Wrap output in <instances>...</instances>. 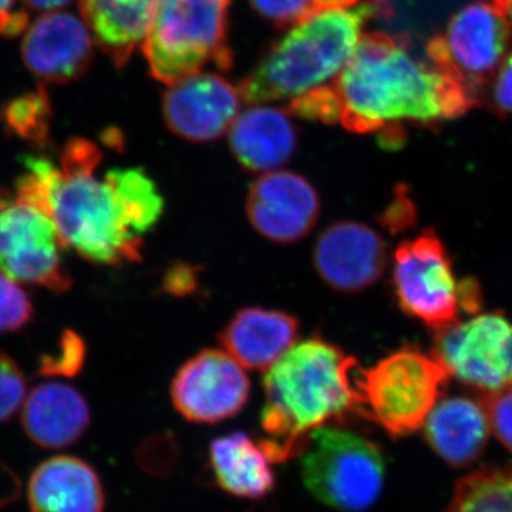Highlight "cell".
Wrapping results in <instances>:
<instances>
[{
    "mask_svg": "<svg viewBox=\"0 0 512 512\" xmlns=\"http://www.w3.org/2000/svg\"><path fill=\"white\" fill-rule=\"evenodd\" d=\"M339 123L357 134L380 131L397 140L404 124L436 126L473 106L468 87L399 37L363 36L330 83Z\"/></svg>",
    "mask_w": 512,
    "mask_h": 512,
    "instance_id": "1",
    "label": "cell"
},
{
    "mask_svg": "<svg viewBox=\"0 0 512 512\" xmlns=\"http://www.w3.org/2000/svg\"><path fill=\"white\" fill-rule=\"evenodd\" d=\"M101 158L92 141L72 138L60 153L59 165L46 157H26L15 192L52 218L64 249L93 264L137 262L143 235L109 174L97 177Z\"/></svg>",
    "mask_w": 512,
    "mask_h": 512,
    "instance_id": "2",
    "label": "cell"
},
{
    "mask_svg": "<svg viewBox=\"0 0 512 512\" xmlns=\"http://www.w3.org/2000/svg\"><path fill=\"white\" fill-rule=\"evenodd\" d=\"M355 369V357L311 338L293 345L266 370L261 444L272 461L301 456L313 431L360 410Z\"/></svg>",
    "mask_w": 512,
    "mask_h": 512,
    "instance_id": "3",
    "label": "cell"
},
{
    "mask_svg": "<svg viewBox=\"0 0 512 512\" xmlns=\"http://www.w3.org/2000/svg\"><path fill=\"white\" fill-rule=\"evenodd\" d=\"M382 12V0H369L353 9L328 10L302 20L242 80V100H293L325 86L355 53L366 23Z\"/></svg>",
    "mask_w": 512,
    "mask_h": 512,
    "instance_id": "4",
    "label": "cell"
},
{
    "mask_svg": "<svg viewBox=\"0 0 512 512\" xmlns=\"http://www.w3.org/2000/svg\"><path fill=\"white\" fill-rule=\"evenodd\" d=\"M229 3L231 0H157L143 40L151 76L174 84L200 73L208 63L231 69Z\"/></svg>",
    "mask_w": 512,
    "mask_h": 512,
    "instance_id": "5",
    "label": "cell"
},
{
    "mask_svg": "<svg viewBox=\"0 0 512 512\" xmlns=\"http://www.w3.org/2000/svg\"><path fill=\"white\" fill-rule=\"evenodd\" d=\"M450 377L436 356L413 348L397 350L357 373L360 410L390 436H406L426 423Z\"/></svg>",
    "mask_w": 512,
    "mask_h": 512,
    "instance_id": "6",
    "label": "cell"
},
{
    "mask_svg": "<svg viewBox=\"0 0 512 512\" xmlns=\"http://www.w3.org/2000/svg\"><path fill=\"white\" fill-rule=\"evenodd\" d=\"M301 456L303 484L320 503L333 510L362 512L379 500L383 454L365 437L320 427L308 437Z\"/></svg>",
    "mask_w": 512,
    "mask_h": 512,
    "instance_id": "7",
    "label": "cell"
},
{
    "mask_svg": "<svg viewBox=\"0 0 512 512\" xmlns=\"http://www.w3.org/2000/svg\"><path fill=\"white\" fill-rule=\"evenodd\" d=\"M393 286L407 315L441 332L460 322V312H477L476 282L458 284L446 248L433 231L403 242L394 252Z\"/></svg>",
    "mask_w": 512,
    "mask_h": 512,
    "instance_id": "8",
    "label": "cell"
},
{
    "mask_svg": "<svg viewBox=\"0 0 512 512\" xmlns=\"http://www.w3.org/2000/svg\"><path fill=\"white\" fill-rule=\"evenodd\" d=\"M63 249L55 222L42 208L16 192L0 195V275L19 285L66 292L73 282Z\"/></svg>",
    "mask_w": 512,
    "mask_h": 512,
    "instance_id": "9",
    "label": "cell"
},
{
    "mask_svg": "<svg viewBox=\"0 0 512 512\" xmlns=\"http://www.w3.org/2000/svg\"><path fill=\"white\" fill-rule=\"evenodd\" d=\"M511 35L510 20L501 6L495 0H477L448 20L426 52L471 90L497 72L507 57Z\"/></svg>",
    "mask_w": 512,
    "mask_h": 512,
    "instance_id": "10",
    "label": "cell"
},
{
    "mask_svg": "<svg viewBox=\"0 0 512 512\" xmlns=\"http://www.w3.org/2000/svg\"><path fill=\"white\" fill-rule=\"evenodd\" d=\"M461 383L484 396L512 387V323L485 313L437 332L433 353Z\"/></svg>",
    "mask_w": 512,
    "mask_h": 512,
    "instance_id": "11",
    "label": "cell"
},
{
    "mask_svg": "<svg viewBox=\"0 0 512 512\" xmlns=\"http://www.w3.org/2000/svg\"><path fill=\"white\" fill-rule=\"evenodd\" d=\"M251 393L244 367L217 349H205L184 363L171 383L175 410L191 423L217 424L237 416Z\"/></svg>",
    "mask_w": 512,
    "mask_h": 512,
    "instance_id": "12",
    "label": "cell"
},
{
    "mask_svg": "<svg viewBox=\"0 0 512 512\" xmlns=\"http://www.w3.org/2000/svg\"><path fill=\"white\" fill-rule=\"evenodd\" d=\"M319 214L318 192L302 175L269 171L249 187L248 220L269 241H301L315 227Z\"/></svg>",
    "mask_w": 512,
    "mask_h": 512,
    "instance_id": "13",
    "label": "cell"
},
{
    "mask_svg": "<svg viewBox=\"0 0 512 512\" xmlns=\"http://www.w3.org/2000/svg\"><path fill=\"white\" fill-rule=\"evenodd\" d=\"M241 93L224 77L197 73L171 84L163 100L164 120L177 136L194 143L217 140L237 120Z\"/></svg>",
    "mask_w": 512,
    "mask_h": 512,
    "instance_id": "14",
    "label": "cell"
},
{
    "mask_svg": "<svg viewBox=\"0 0 512 512\" xmlns=\"http://www.w3.org/2000/svg\"><path fill=\"white\" fill-rule=\"evenodd\" d=\"M387 264L383 238L356 221H339L320 234L313 248V265L335 291L357 293L375 284Z\"/></svg>",
    "mask_w": 512,
    "mask_h": 512,
    "instance_id": "15",
    "label": "cell"
},
{
    "mask_svg": "<svg viewBox=\"0 0 512 512\" xmlns=\"http://www.w3.org/2000/svg\"><path fill=\"white\" fill-rule=\"evenodd\" d=\"M89 28L70 13L49 12L25 32L22 57L26 67L45 83L69 84L82 79L93 62Z\"/></svg>",
    "mask_w": 512,
    "mask_h": 512,
    "instance_id": "16",
    "label": "cell"
},
{
    "mask_svg": "<svg viewBox=\"0 0 512 512\" xmlns=\"http://www.w3.org/2000/svg\"><path fill=\"white\" fill-rule=\"evenodd\" d=\"M30 512H104L106 494L97 471L73 456L47 458L28 483Z\"/></svg>",
    "mask_w": 512,
    "mask_h": 512,
    "instance_id": "17",
    "label": "cell"
},
{
    "mask_svg": "<svg viewBox=\"0 0 512 512\" xmlns=\"http://www.w3.org/2000/svg\"><path fill=\"white\" fill-rule=\"evenodd\" d=\"M90 407L66 383L47 382L30 390L22 406V426L36 446L59 450L77 443L89 429Z\"/></svg>",
    "mask_w": 512,
    "mask_h": 512,
    "instance_id": "18",
    "label": "cell"
},
{
    "mask_svg": "<svg viewBox=\"0 0 512 512\" xmlns=\"http://www.w3.org/2000/svg\"><path fill=\"white\" fill-rule=\"evenodd\" d=\"M299 320L289 313L245 308L220 333L222 348L242 367L268 370L298 338Z\"/></svg>",
    "mask_w": 512,
    "mask_h": 512,
    "instance_id": "19",
    "label": "cell"
},
{
    "mask_svg": "<svg viewBox=\"0 0 512 512\" xmlns=\"http://www.w3.org/2000/svg\"><path fill=\"white\" fill-rule=\"evenodd\" d=\"M298 144V131L285 110L254 107L242 113L229 130V146L239 165L269 173L288 163Z\"/></svg>",
    "mask_w": 512,
    "mask_h": 512,
    "instance_id": "20",
    "label": "cell"
},
{
    "mask_svg": "<svg viewBox=\"0 0 512 512\" xmlns=\"http://www.w3.org/2000/svg\"><path fill=\"white\" fill-rule=\"evenodd\" d=\"M491 424L483 403L450 397L436 404L426 420L430 446L451 466L473 463L483 453Z\"/></svg>",
    "mask_w": 512,
    "mask_h": 512,
    "instance_id": "21",
    "label": "cell"
},
{
    "mask_svg": "<svg viewBox=\"0 0 512 512\" xmlns=\"http://www.w3.org/2000/svg\"><path fill=\"white\" fill-rule=\"evenodd\" d=\"M210 466L221 490L245 500H262L274 491L276 476L261 441L237 431L210 444Z\"/></svg>",
    "mask_w": 512,
    "mask_h": 512,
    "instance_id": "22",
    "label": "cell"
},
{
    "mask_svg": "<svg viewBox=\"0 0 512 512\" xmlns=\"http://www.w3.org/2000/svg\"><path fill=\"white\" fill-rule=\"evenodd\" d=\"M84 23L117 69L143 43L157 0H79Z\"/></svg>",
    "mask_w": 512,
    "mask_h": 512,
    "instance_id": "23",
    "label": "cell"
},
{
    "mask_svg": "<svg viewBox=\"0 0 512 512\" xmlns=\"http://www.w3.org/2000/svg\"><path fill=\"white\" fill-rule=\"evenodd\" d=\"M446 512H512V463L483 467L458 481Z\"/></svg>",
    "mask_w": 512,
    "mask_h": 512,
    "instance_id": "24",
    "label": "cell"
},
{
    "mask_svg": "<svg viewBox=\"0 0 512 512\" xmlns=\"http://www.w3.org/2000/svg\"><path fill=\"white\" fill-rule=\"evenodd\" d=\"M52 101L43 84L35 92L20 94L0 107V124L12 136L33 146L43 147L50 140Z\"/></svg>",
    "mask_w": 512,
    "mask_h": 512,
    "instance_id": "25",
    "label": "cell"
},
{
    "mask_svg": "<svg viewBox=\"0 0 512 512\" xmlns=\"http://www.w3.org/2000/svg\"><path fill=\"white\" fill-rule=\"evenodd\" d=\"M32 302L12 279L0 275V333L16 332L32 319Z\"/></svg>",
    "mask_w": 512,
    "mask_h": 512,
    "instance_id": "26",
    "label": "cell"
},
{
    "mask_svg": "<svg viewBox=\"0 0 512 512\" xmlns=\"http://www.w3.org/2000/svg\"><path fill=\"white\" fill-rule=\"evenodd\" d=\"M26 396L22 370L12 357L0 352V424L15 416L25 403Z\"/></svg>",
    "mask_w": 512,
    "mask_h": 512,
    "instance_id": "27",
    "label": "cell"
},
{
    "mask_svg": "<svg viewBox=\"0 0 512 512\" xmlns=\"http://www.w3.org/2000/svg\"><path fill=\"white\" fill-rule=\"evenodd\" d=\"M57 352V355L45 357L40 373L45 376L77 375L86 357V346L80 336L73 332L64 333Z\"/></svg>",
    "mask_w": 512,
    "mask_h": 512,
    "instance_id": "28",
    "label": "cell"
},
{
    "mask_svg": "<svg viewBox=\"0 0 512 512\" xmlns=\"http://www.w3.org/2000/svg\"><path fill=\"white\" fill-rule=\"evenodd\" d=\"M259 15L278 28H288L312 15V0H251Z\"/></svg>",
    "mask_w": 512,
    "mask_h": 512,
    "instance_id": "29",
    "label": "cell"
},
{
    "mask_svg": "<svg viewBox=\"0 0 512 512\" xmlns=\"http://www.w3.org/2000/svg\"><path fill=\"white\" fill-rule=\"evenodd\" d=\"M483 404L490 419L491 430L512 451V387L504 392L484 396Z\"/></svg>",
    "mask_w": 512,
    "mask_h": 512,
    "instance_id": "30",
    "label": "cell"
},
{
    "mask_svg": "<svg viewBox=\"0 0 512 512\" xmlns=\"http://www.w3.org/2000/svg\"><path fill=\"white\" fill-rule=\"evenodd\" d=\"M491 101L500 113L512 114V53L505 57L495 72L491 84Z\"/></svg>",
    "mask_w": 512,
    "mask_h": 512,
    "instance_id": "31",
    "label": "cell"
},
{
    "mask_svg": "<svg viewBox=\"0 0 512 512\" xmlns=\"http://www.w3.org/2000/svg\"><path fill=\"white\" fill-rule=\"evenodd\" d=\"M28 28L29 15L18 8V0H0V36H19Z\"/></svg>",
    "mask_w": 512,
    "mask_h": 512,
    "instance_id": "32",
    "label": "cell"
},
{
    "mask_svg": "<svg viewBox=\"0 0 512 512\" xmlns=\"http://www.w3.org/2000/svg\"><path fill=\"white\" fill-rule=\"evenodd\" d=\"M357 2L359 0H312V15L328 12V10L349 9L355 6Z\"/></svg>",
    "mask_w": 512,
    "mask_h": 512,
    "instance_id": "33",
    "label": "cell"
},
{
    "mask_svg": "<svg viewBox=\"0 0 512 512\" xmlns=\"http://www.w3.org/2000/svg\"><path fill=\"white\" fill-rule=\"evenodd\" d=\"M29 8L40 12H57V9L69 5L72 0H23Z\"/></svg>",
    "mask_w": 512,
    "mask_h": 512,
    "instance_id": "34",
    "label": "cell"
},
{
    "mask_svg": "<svg viewBox=\"0 0 512 512\" xmlns=\"http://www.w3.org/2000/svg\"><path fill=\"white\" fill-rule=\"evenodd\" d=\"M495 2L504 10L505 15H507L508 20H510L512 28V0H495Z\"/></svg>",
    "mask_w": 512,
    "mask_h": 512,
    "instance_id": "35",
    "label": "cell"
}]
</instances>
